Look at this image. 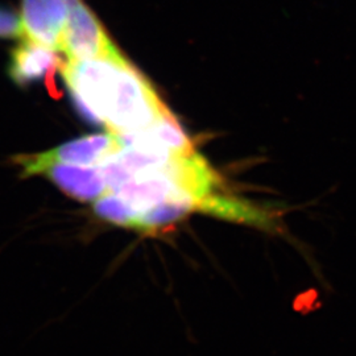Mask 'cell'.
<instances>
[{
    "label": "cell",
    "instance_id": "7a4b0ae2",
    "mask_svg": "<svg viewBox=\"0 0 356 356\" xmlns=\"http://www.w3.org/2000/svg\"><path fill=\"white\" fill-rule=\"evenodd\" d=\"M15 163L22 168L23 176H45L67 195L81 202H94L104 194L111 193L98 168L94 166L38 161L31 154L15 157Z\"/></svg>",
    "mask_w": 356,
    "mask_h": 356
},
{
    "label": "cell",
    "instance_id": "6da1fadb",
    "mask_svg": "<svg viewBox=\"0 0 356 356\" xmlns=\"http://www.w3.org/2000/svg\"><path fill=\"white\" fill-rule=\"evenodd\" d=\"M60 72L82 118L116 135L149 127L169 111L149 81L120 51L67 60Z\"/></svg>",
    "mask_w": 356,
    "mask_h": 356
},
{
    "label": "cell",
    "instance_id": "8992f818",
    "mask_svg": "<svg viewBox=\"0 0 356 356\" xmlns=\"http://www.w3.org/2000/svg\"><path fill=\"white\" fill-rule=\"evenodd\" d=\"M115 193L140 213L168 200L191 198L178 189L173 179L163 169L151 175L136 176L128 181L127 184L122 185Z\"/></svg>",
    "mask_w": 356,
    "mask_h": 356
},
{
    "label": "cell",
    "instance_id": "7c38bea8",
    "mask_svg": "<svg viewBox=\"0 0 356 356\" xmlns=\"http://www.w3.org/2000/svg\"><path fill=\"white\" fill-rule=\"evenodd\" d=\"M0 38H22L20 19L7 10L0 8Z\"/></svg>",
    "mask_w": 356,
    "mask_h": 356
},
{
    "label": "cell",
    "instance_id": "ba28073f",
    "mask_svg": "<svg viewBox=\"0 0 356 356\" xmlns=\"http://www.w3.org/2000/svg\"><path fill=\"white\" fill-rule=\"evenodd\" d=\"M197 211L204 214L222 218L244 225H251L260 229H273L275 220L270 213L243 200L210 194L204 198L197 207Z\"/></svg>",
    "mask_w": 356,
    "mask_h": 356
},
{
    "label": "cell",
    "instance_id": "5b68a950",
    "mask_svg": "<svg viewBox=\"0 0 356 356\" xmlns=\"http://www.w3.org/2000/svg\"><path fill=\"white\" fill-rule=\"evenodd\" d=\"M123 145L118 135L113 132L92 134L53 148L51 151L31 154L38 161H57L74 165L99 164L107 157L122 151Z\"/></svg>",
    "mask_w": 356,
    "mask_h": 356
},
{
    "label": "cell",
    "instance_id": "8fae6325",
    "mask_svg": "<svg viewBox=\"0 0 356 356\" xmlns=\"http://www.w3.org/2000/svg\"><path fill=\"white\" fill-rule=\"evenodd\" d=\"M97 168L110 191H118L122 185L127 184L128 181L134 178L127 169L115 159L114 154L103 160Z\"/></svg>",
    "mask_w": 356,
    "mask_h": 356
},
{
    "label": "cell",
    "instance_id": "52a82bcc",
    "mask_svg": "<svg viewBox=\"0 0 356 356\" xmlns=\"http://www.w3.org/2000/svg\"><path fill=\"white\" fill-rule=\"evenodd\" d=\"M56 49L41 45L28 38H23L11 51L8 74L19 86H28L47 76L53 65L61 57Z\"/></svg>",
    "mask_w": 356,
    "mask_h": 356
},
{
    "label": "cell",
    "instance_id": "9c48e42d",
    "mask_svg": "<svg viewBox=\"0 0 356 356\" xmlns=\"http://www.w3.org/2000/svg\"><path fill=\"white\" fill-rule=\"evenodd\" d=\"M198 204L200 202L191 198H176L154 204L140 213L136 231L141 234L156 235L159 231L177 223L178 220L191 211H197Z\"/></svg>",
    "mask_w": 356,
    "mask_h": 356
},
{
    "label": "cell",
    "instance_id": "277c9868",
    "mask_svg": "<svg viewBox=\"0 0 356 356\" xmlns=\"http://www.w3.org/2000/svg\"><path fill=\"white\" fill-rule=\"evenodd\" d=\"M67 15L66 0H23L22 38L60 51Z\"/></svg>",
    "mask_w": 356,
    "mask_h": 356
},
{
    "label": "cell",
    "instance_id": "30bf717a",
    "mask_svg": "<svg viewBox=\"0 0 356 356\" xmlns=\"http://www.w3.org/2000/svg\"><path fill=\"white\" fill-rule=\"evenodd\" d=\"M92 210L97 216L116 226L134 229L138 227L140 211H138L132 204H128L124 198L116 193H107L94 201Z\"/></svg>",
    "mask_w": 356,
    "mask_h": 356
},
{
    "label": "cell",
    "instance_id": "3957f363",
    "mask_svg": "<svg viewBox=\"0 0 356 356\" xmlns=\"http://www.w3.org/2000/svg\"><path fill=\"white\" fill-rule=\"evenodd\" d=\"M69 15L60 51L69 61L111 56L119 49L102 23L82 0H66Z\"/></svg>",
    "mask_w": 356,
    "mask_h": 356
}]
</instances>
